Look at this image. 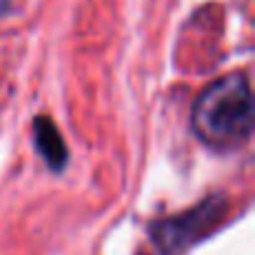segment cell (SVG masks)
<instances>
[{"mask_svg": "<svg viewBox=\"0 0 255 255\" xmlns=\"http://www.w3.org/2000/svg\"><path fill=\"white\" fill-rule=\"evenodd\" d=\"M253 90L245 73H228L210 83L193 103L190 130L215 153H233L253 135Z\"/></svg>", "mask_w": 255, "mask_h": 255, "instance_id": "cell-1", "label": "cell"}, {"mask_svg": "<svg viewBox=\"0 0 255 255\" xmlns=\"http://www.w3.org/2000/svg\"><path fill=\"white\" fill-rule=\"evenodd\" d=\"M228 195L213 193L198 205L148 223V238L158 255H185L198 243L208 240L228 218Z\"/></svg>", "mask_w": 255, "mask_h": 255, "instance_id": "cell-2", "label": "cell"}, {"mask_svg": "<svg viewBox=\"0 0 255 255\" xmlns=\"http://www.w3.org/2000/svg\"><path fill=\"white\" fill-rule=\"evenodd\" d=\"M33 143L50 173H63L68 168L70 150H68V143L60 133V128L50 120V115H38L33 120Z\"/></svg>", "mask_w": 255, "mask_h": 255, "instance_id": "cell-3", "label": "cell"}]
</instances>
